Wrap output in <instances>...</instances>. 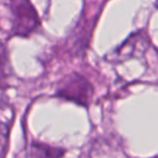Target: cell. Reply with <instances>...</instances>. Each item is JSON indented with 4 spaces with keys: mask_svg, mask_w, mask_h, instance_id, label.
<instances>
[{
    "mask_svg": "<svg viewBox=\"0 0 158 158\" xmlns=\"http://www.w3.org/2000/svg\"><path fill=\"white\" fill-rule=\"evenodd\" d=\"M148 45V39L143 32L133 33L121 45L109 53L106 56V59L110 63H121L135 56H141L146 51Z\"/></svg>",
    "mask_w": 158,
    "mask_h": 158,
    "instance_id": "cell-3",
    "label": "cell"
},
{
    "mask_svg": "<svg viewBox=\"0 0 158 158\" xmlns=\"http://www.w3.org/2000/svg\"><path fill=\"white\" fill-rule=\"evenodd\" d=\"M64 150L50 146L44 143H32L30 148V158H61Z\"/></svg>",
    "mask_w": 158,
    "mask_h": 158,
    "instance_id": "cell-4",
    "label": "cell"
},
{
    "mask_svg": "<svg viewBox=\"0 0 158 158\" xmlns=\"http://www.w3.org/2000/svg\"><path fill=\"white\" fill-rule=\"evenodd\" d=\"M57 95L82 106H87L93 95V87L83 77L72 74L61 82Z\"/></svg>",
    "mask_w": 158,
    "mask_h": 158,
    "instance_id": "cell-2",
    "label": "cell"
},
{
    "mask_svg": "<svg viewBox=\"0 0 158 158\" xmlns=\"http://www.w3.org/2000/svg\"><path fill=\"white\" fill-rule=\"evenodd\" d=\"M10 67L6 51L4 48H0V85L6 82L8 77V68Z\"/></svg>",
    "mask_w": 158,
    "mask_h": 158,
    "instance_id": "cell-5",
    "label": "cell"
},
{
    "mask_svg": "<svg viewBox=\"0 0 158 158\" xmlns=\"http://www.w3.org/2000/svg\"><path fill=\"white\" fill-rule=\"evenodd\" d=\"M10 9L14 35L26 37L39 27V16L29 0H10Z\"/></svg>",
    "mask_w": 158,
    "mask_h": 158,
    "instance_id": "cell-1",
    "label": "cell"
}]
</instances>
